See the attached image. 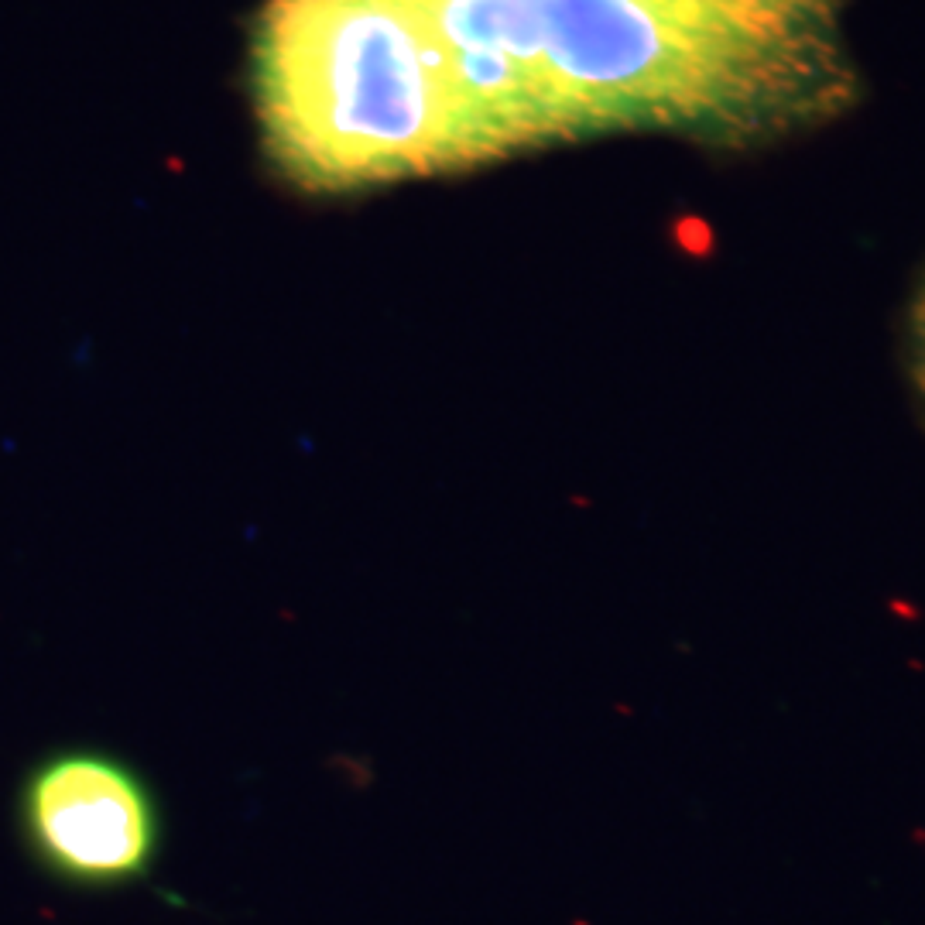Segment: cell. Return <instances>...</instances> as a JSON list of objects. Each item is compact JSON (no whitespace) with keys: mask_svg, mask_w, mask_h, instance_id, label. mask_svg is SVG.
Masks as SVG:
<instances>
[{"mask_svg":"<svg viewBox=\"0 0 925 925\" xmlns=\"http://www.w3.org/2000/svg\"><path fill=\"white\" fill-rule=\"evenodd\" d=\"M477 165L597 134L757 148L860 96L850 0H415Z\"/></svg>","mask_w":925,"mask_h":925,"instance_id":"6da1fadb","label":"cell"},{"mask_svg":"<svg viewBox=\"0 0 925 925\" xmlns=\"http://www.w3.org/2000/svg\"><path fill=\"white\" fill-rule=\"evenodd\" d=\"M264 151L340 192L477 165L415 0H268L254 34Z\"/></svg>","mask_w":925,"mask_h":925,"instance_id":"7a4b0ae2","label":"cell"},{"mask_svg":"<svg viewBox=\"0 0 925 925\" xmlns=\"http://www.w3.org/2000/svg\"><path fill=\"white\" fill-rule=\"evenodd\" d=\"M21 833L38 867L72 888H127L151 874L161 816L148 782L100 751H62L21 788Z\"/></svg>","mask_w":925,"mask_h":925,"instance_id":"3957f363","label":"cell"},{"mask_svg":"<svg viewBox=\"0 0 925 925\" xmlns=\"http://www.w3.org/2000/svg\"><path fill=\"white\" fill-rule=\"evenodd\" d=\"M908 360H911V377L925 398V274L908 308Z\"/></svg>","mask_w":925,"mask_h":925,"instance_id":"277c9868","label":"cell"}]
</instances>
